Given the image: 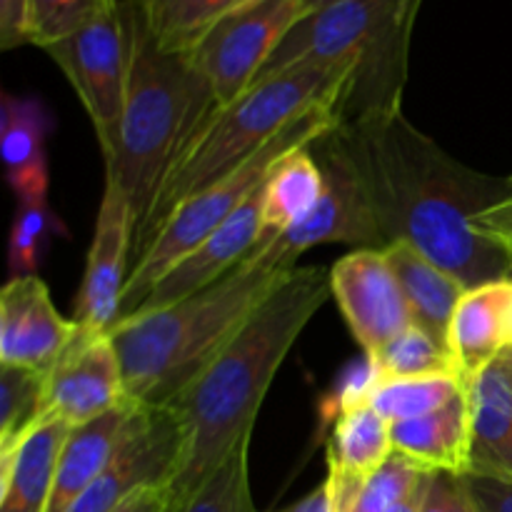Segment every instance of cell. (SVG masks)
Instances as JSON below:
<instances>
[{
    "mask_svg": "<svg viewBox=\"0 0 512 512\" xmlns=\"http://www.w3.org/2000/svg\"><path fill=\"white\" fill-rule=\"evenodd\" d=\"M303 15V0H253L220 18L185 53L210 85L215 108L238 100L255 83Z\"/></svg>",
    "mask_w": 512,
    "mask_h": 512,
    "instance_id": "9",
    "label": "cell"
},
{
    "mask_svg": "<svg viewBox=\"0 0 512 512\" xmlns=\"http://www.w3.org/2000/svg\"><path fill=\"white\" fill-rule=\"evenodd\" d=\"M135 408L138 405L128 400L100 418L70 428L68 438L60 448L58 465H55V483L48 512H68L70 505L103 473L123 440Z\"/></svg>",
    "mask_w": 512,
    "mask_h": 512,
    "instance_id": "21",
    "label": "cell"
},
{
    "mask_svg": "<svg viewBox=\"0 0 512 512\" xmlns=\"http://www.w3.org/2000/svg\"><path fill=\"white\" fill-rule=\"evenodd\" d=\"M428 475L425 473V478L420 480L418 485H415L413 490H410V495L405 500H400L398 505H395L390 512H420V505H423V495H425V488H428Z\"/></svg>",
    "mask_w": 512,
    "mask_h": 512,
    "instance_id": "41",
    "label": "cell"
},
{
    "mask_svg": "<svg viewBox=\"0 0 512 512\" xmlns=\"http://www.w3.org/2000/svg\"><path fill=\"white\" fill-rule=\"evenodd\" d=\"M168 508H170V490L168 485H160V488L140 490L138 495L125 500V503L115 512H165Z\"/></svg>",
    "mask_w": 512,
    "mask_h": 512,
    "instance_id": "39",
    "label": "cell"
},
{
    "mask_svg": "<svg viewBox=\"0 0 512 512\" xmlns=\"http://www.w3.org/2000/svg\"><path fill=\"white\" fill-rule=\"evenodd\" d=\"M473 228L493 238L495 243L505 245L512 253V175L508 178V193L490 208L480 210L473 218Z\"/></svg>",
    "mask_w": 512,
    "mask_h": 512,
    "instance_id": "36",
    "label": "cell"
},
{
    "mask_svg": "<svg viewBox=\"0 0 512 512\" xmlns=\"http://www.w3.org/2000/svg\"><path fill=\"white\" fill-rule=\"evenodd\" d=\"M30 45L28 0H0V48L13 50Z\"/></svg>",
    "mask_w": 512,
    "mask_h": 512,
    "instance_id": "37",
    "label": "cell"
},
{
    "mask_svg": "<svg viewBox=\"0 0 512 512\" xmlns=\"http://www.w3.org/2000/svg\"><path fill=\"white\" fill-rule=\"evenodd\" d=\"M333 3H340V0H303L305 13H313V10H320L325 8V5H333Z\"/></svg>",
    "mask_w": 512,
    "mask_h": 512,
    "instance_id": "42",
    "label": "cell"
},
{
    "mask_svg": "<svg viewBox=\"0 0 512 512\" xmlns=\"http://www.w3.org/2000/svg\"><path fill=\"white\" fill-rule=\"evenodd\" d=\"M393 450L428 473H470L473 415L468 388L423 418L390 423Z\"/></svg>",
    "mask_w": 512,
    "mask_h": 512,
    "instance_id": "19",
    "label": "cell"
},
{
    "mask_svg": "<svg viewBox=\"0 0 512 512\" xmlns=\"http://www.w3.org/2000/svg\"><path fill=\"white\" fill-rule=\"evenodd\" d=\"M260 190H263V185H260ZM260 190L243 205V208L235 210L215 233H210L198 248L190 250V253L185 255V258L180 260V263L175 265L153 290H150V295L143 300V305H140L135 313H148V310L165 308V305L188 298L195 290L205 288V285L215 283V280L223 278L225 273H230V270L238 263H243L265 238H270V235H265L263 228V195H260Z\"/></svg>",
    "mask_w": 512,
    "mask_h": 512,
    "instance_id": "16",
    "label": "cell"
},
{
    "mask_svg": "<svg viewBox=\"0 0 512 512\" xmlns=\"http://www.w3.org/2000/svg\"><path fill=\"white\" fill-rule=\"evenodd\" d=\"M310 145L290 150L265 178L263 190H260L265 235L288 233L295 225L305 223L318 208L325 178Z\"/></svg>",
    "mask_w": 512,
    "mask_h": 512,
    "instance_id": "25",
    "label": "cell"
},
{
    "mask_svg": "<svg viewBox=\"0 0 512 512\" xmlns=\"http://www.w3.org/2000/svg\"><path fill=\"white\" fill-rule=\"evenodd\" d=\"M310 148L323 170V198L305 223L275 235L280 250L298 263L300 255L315 245L345 243L358 248H383V235L375 220L363 173L340 123L320 135Z\"/></svg>",
    "mask_w": 512,
    "mask_h": 512,
    "instance_id": "10",
    "label": "cell"
},
{
    "mask_svg": "<svg viewBox=\"0 0 512 512\" xmlns=\"http://www.w3.org/2000/svg\"><path fill=\"white\" fill-rule=\"evenodd\" d=\"M420 512H480L465 475L430 473Z\"/></svg>",
    "mask_w": 512,
    "mask_h": 512,
    "instance_id": "35",
    "label": "cell"
},
{
    "mask_svg": "<svg viewBox=\"0 0 512 512\" xmlns=\"http://www.w3.org/2000/svg\"><path fill=\"white\" fill-rule=\"evenodd\" d=\"M330 295L325 265H298L253 318L165 408L180 428V460L170 505L200 488L253 438L263 400L280 365Z\"/></svg>",
    "mask_w": 512,
    "mask_h": 512,
    "instance_id": "2",
    "label": "cell"
},
{
    "mask_svg": "<svg viewBox=\"0 0 512 512\" xmlns=\"http://www.w3.org/2000/svg\"><path fill=\"white\" fill-rule=\"evenodd\" d=\"M378 368L380 383L383 380L420 378L435 373H458L453 353L448 345L435 340L428 330L410 325L403 333L395 335L383 350L370 355Z\"/></svg>",
    "mask_w": 512,
    "mask_h": 512,
    "instance_id": "29",
    "label": "cell"
},
{
    "mask_svg": "<svg viewBox=\"0 0 512 512\" xmlns=\"http://www.w3.org/2000/svg\"><path fill=\"white\" fill-rule=\"evenodd\" d=\"M465 388H468V383L458 373H435L420 375V378L383 380L375 388L370 405L388 423H400V420L423 418V415L443 408L450 400L458 398Z\"/></svg>",
    "mask_w": 512,
    "mask_h": 512,
    "instance_id": "27",
    "label": "cell"
},
{
    "mask_svg": "<svg viewBox=\"0 0 512 512\" xmlns=\"http://www.w3.org/2000/svg\"><path fill=\"white\" fill-rule=\"evenodd\" d=\"M50 115L38 98L5 93L0 100V153L18 203L48 200Z\"/></svg>",
    "mask_w": 512,
    "mask_h": 512,
    "instance_id": "18",
    "label": "cell"
},
{
    "mask_svg": "<svg viewBox=\"0 0 512 512\" xmlns=\"http://www.w3.org/2000/svg\"><path fill=\"white\" fill-rule=\"evenodd\" d=\"M473 445L470 473L512 483V383L498 363L468 383Z\"/></svg>",
    "mask_w": 512,
    "mask_h": 512,
    "instance_id": "22",
    "label": "cell"
},
{
    "mask_svg": "<svg viewBox=\"0 0 512 512\" xmlns=\"http://www.w3.org/2000/svg\"><path fill=\"white\" fill-rule=\"evenodd\" d=\"M425 473L428 470L418 468L400 453H393L385 460L383 468H378L365 480L353 512H390L400 500L408 498L410 490L425 478Z\"/></svg>",
    "mask_w": 512,
    "mask_h": 512,
    "instance_id": "33",
    "label": "cell"
},
{
    "mask_svg": "<svg viewBox=\"0 0 512 512\" xmlns=\"http://www.w3.org/2000/svg\"><path fill=\"white\" fill-rule=\"evenodd\" d=\"M465 483L480 512H512V483L475 473H465Z\"/></svg>",
    "mask_w": 512,
    "mask_h": 512,
    "instance_id": "38",
    "label": "cell"
},
{
    "mask_svg": "<svg viewBox=\"0 0 512 512\" xmlns=\"http://www.w3.org/2000/svg\"><path fill=\"white\" fill-rule=\"evenodd\" d=\"M448 345L465 383L512 350V278L465 290L450 323Z\"/></svg>",
    "mask_w": 512,
    "mask_h": 512,
    "instance_id": "17",
    "label": "cell"
},
{
    "mask_svg": "<svg viewBox=\"0 0 512 512\" xmlns=\"http://www.w3.org/2000/svg\"><path fill=\"white\" fill-rule=\"evenodd\" d=\"M133 243V210L118 180L105 173L103 198L73 315L85 333H110V328L120 320L123 290L133 268Z\"/></svg>",
    "mask_w": 512,
    "mask_h": 512,
    "instance_id": "13",
    "label": "cell"
},
{
    "mask_svg": "<svg viewBox=\"0 0 512 512\" xmlns=\"http://www.w3.org/2000/svg\"><path fill=\"white\" fill-rule=\"evenodd\" d=\"M378 385V368H375L373 358L363 353V358L353 360V363H348L340 370L330 393L320 400V418H323V423L333 425L343 413L370 405Z\"/></svg>",
    "mask_w": 512,
    "mask_h": 512,
    "instance_id": "34",
    "label": "cell"
},
{
    "mask_svg": "<svg viewBox=\"0 0 512 512\" xmlns=\"http://www.w3.org/2000/svg\"><path fill=\"white\" fill-rule=\"evenodd\" d=\"M150 38L168 53H190L193 45L235 8L253 0H128Z\"/></svg>",
    "mask_w": 512,
    "mask_h": 512,
    "instance_id": "26",
    "label": "cell"
},
{
    "mask_svg": "<svg viewBox=\"0 0 512 512\" xmlns=\"http://www.w3.org/2000/svg\"><path fill=\"white\" fill-rule=\"evenodd\" d=\"M383 250L398 275V283L413 313V323L448 345L455 308L468 288L405 240L388 243Z\"/></svg>",
    "mask_w": 512,
    "mask_h": 512,
    "instance_id": "23",
    "label": "cell"
},
{
    "mask_svg": "<svg viewBox=\"0 0 512 512\" xmlns=\"http://www.w3.org/2000/svg\"><path fill=\"white\" fill-rule=\"evenodd\" d=\"M165 512H258L250 490V443L240 445L195 493Z\"/></svg>",
    "mask_w": 512,
    "mask_h": 512,
    "instance_id": "30",
    "label": "cell"
},
{
    "mask_svg": "<svg viewBox=\"0 0 512 512\" xmlns=\"http://www.w3.org/2000/svg\"><path fill=\"white\" fill-rule=\"evenodd\" d=\"M420 5L423 0H340L305 13L255 80L303 63L353 65L340 123L403 108Z\"/></svg>",
    "mask_w": 512,
    "mask_h": 512,
    "instance_id": "6",
    "label": "cell"
},
{
    "mask_svg": "<svg viewBox=\"0 0 512 512\" xmlns=\"http://www.w3.org/2000/svg\"><path fill=\"white\" fill-rule=\"evenodd\" d=\"M45 380L48 373L0 365V455L45 420Z\"/></svg>",
    "mask_w": 512,
    "mask_h": 512,
    "instance_id": "28",
    "label": "cell"
},
{
    "mask_svg": "<svg viewBox=\"0 0 512 512\" xmlns=\"http://www.w3.org/2000/svg\"><path fill=\"white\" fill-rule=\"evenodd\" d=\"M295 268L270 235L215 283L165 308L118 320L108 335L130 403L168 405Z\"/></svg>",
    "mask_w": 512,
    "mask_h": 512,
    "instance_id": "3",
    "label": "cell"
},
{
    "mask_svg": "<svg viewBox=\"0 0 512 512\" xmlns=\"http://www.w3.org/2000/svg\"><path fill=\"white\" fill-rule=\"evenodd\" d=\"M350 75L353 65H293L255 80L238 100L210 110L183 143L148 223L135 235L133 263L183 200L233 173L308 110L323 103H340Z\"/></svg>",
    "mask_w": 512,
    "mask_h": 512,
    "instance_id": "4",
    "label": "cell"
},
{
    "mask_svg": "<svg viewBox=\"0 0 512 512\" xmlns=\"http://www.w3.org/2000/svg\"><path fill=\"white\" fill-rule=\"evenodd\" d=\"M110 0H28L30 45L48 50L95 18Z\"/></svg>",
    "mask_w": 512,
    "mask_h": 512,
    "instance_id": "32",
    "label": "cell"
},
{
    "mask_svg": "<svg viewBox=\"0 0 512 512\" xmlns=\"http://www.w3.org/2000/svg\"><path fill=\"white\" fill-rule=\"evenodd\" d=\"M180 460V428L165 405H138L118 450L68 512H115L140 490L173 480Z\"/></svg>",
    "mask_w": 512,
    "mask_h": 512,
    "instance_id": "11",
    "label": "cell"
},
{
    "mask_svg": "<svg viewBox=\"0 0 512 512\" xmlns=\"http://www.w3.org/2000/svg\"><path fill=\"white\" fill-rule=\"evenodd\" d=\"M128 403L118 350L108 333H85L65 350L45 380V420L70 428Z\"/></svg>",
    "mask_w": 512,
    "mask_h": 512,
    "instance_id": "14",
    "label": "cell"
},
{
    "mask_svg": "<svg viewBox=\"0 0 512 512\" xmlns=\"http://www.w3.org/2000/svg\"><path fill=\"white\" fill-rule=\"evenodd\" d=\"M393 453L388 420L373 405L355 408L340 415L330 430L328 478L345 488L363 490L365 480Z\"/></svg>",
    "mask_w": 512,
    "mask_h": 512,
    "instance_id": "24",
    "label": "cell"
},
{
    "mask_svg": "<svg viewBox=\"0 0 512 512\" xmlns=\"http://www.w3.org/2000/svg\"><path fill=\"white\" fill-rule=\"evenodd\" d=\"M45 53L55 60L83 103L100 153H108L118 135L128 98L133 63V13L128 0H110L90 23Z\"/></svg>",
    "mask_w": 512,
    "mask_h": 512,
    "instance_id": "8",
    "label": "cell"
},
{
    "mask_svg": "<svg viewBox=\"0 0 512 512\" xmlns=\"http://www.w3.org/2000/svg\"><path fill=\"white\" fill-rule=\"evenodd\" d=\"M133 63L128 98L118 135L103 155L105 173L113 175L128 198L135 235L148 223L160 188L188 135L215 108L210 85L185 53L160 48L135 15Z\"/></svg>",
    "mask_w": 512,
    "mask_h": 512,
    "instance_id": "5",
    "label": "cell"
},
{
    "mask_svg": "<svg viewBox=\"0 0 512 512\" xmlns=\"http://www.w3.org/2000/svg\"><path fill=\"white\" fill-rule=\"evenodd\" d=\"M58 233H65V228L58 215L53 213L48 200H40V203H18L8 240L10 278L38 275L45 248H48L50 238Z\"/></svg>",
    "mask_w": 512,
    "mask_h": 512,
    "instance_id": "31",
    "label": "cell"
},
{
    "mask_svg": "<svg viewBox=\"0 0 512 512\" xmlns=\"http://www.w3.org/2000/svg\"><path fill=\"white\" fill-rule=\"evenodd\" d=\"M340 123V103H323L318 108L300 115L293 125L283 130L275 140H270L258 155L245 160L243 165L228 173L225 178L215 180L213 185L200 193L190 195L168 215L148 248L140 253L130 268L128 283L123 290V305H120V320L133 315L143 305L150 290L190 253L198 248L210 233L220 228L238 208H243L250 198L260 190L273 165L295 148L315 143L320 135Z\"/></svg>",
    "mask_w": 512,
    "mask_h": 512,
    "instance_id": "7",
    "label": "cell"
},
{
    "mask_svg": "<svg viewBox=\"0 0 512 512\" xmlns=\"http://www.w3.org/2000/svg\"><path fill=\"white\" fill-rule=\"evenodd\" d=\"M330 295L365 355L383 350L413 323L393 265L383 248H358L330 268Z\"/></svg>",
    "mask_w": 512,
    "mask_h": 512,
    "instance_id": "12",
    "label": "cell"
},
{
    "mask_svg": "<svg viewBox=\"0 0 512 512\" xmlns=\"http://www.w3.org/2000/svg\"><path fill=\"white\" fill-rule=\"evenodd\" d=\"M68 433V423L48 418L0 455V512H48L55 465Z\"/></svg>",
    "mask_w": 512,
    "mask_h": 512,
    "instance_id": "20",
    "label": "cell"
},
{
    "mask_svg": "<svg viewBox=\"0 0 512 512\" xmlns=\"http://www.w3.org/2000/svg\"><path fill=\"white\" fill-rule=\"evenodd\" d=\"M500 365H503L505 373H508V380L512 383V350H508V353H505L503 358H500Z\"/></svg>",
    "mask_w": 512,
    "mask_h": 512,
    "instance_id": "43",
    "label": "cell"
},
{
    "mask_svg": "<svg viewBox=\"0 0 512 512\" xmlns=\"http://www.w3.org/2000/svg\"><path fill=\"white\" fill-rule=\"evenodd\" d=\"M280 512H335L333 488H330L328 478H325L323 485H318L315 490H310L305 498H300L298 503L288 505V508L280 510Z\"/></svg>",
    "mask_w": 512,
    "mask_h": 512,
    "instance_id": "40",
    "label": "cell"
},
{
    "mask_svg": "<svg viewBox=\"0 0 512 512\" xmlns=\"http://www.w3.org/2000/svg\"><path fill=\"white\" fill-rule=\"evenodd\" d=\"M363 173L383 243L405 240L468 290L512 278V253L473 228L508 193L420 133L403 108L340 123ZM383 245V248H385Z\"/></svg>",
    "mask_w": 512,
    "mask_h": 512,
    "instance_id": "1",
    "label": "cell"
},
{
    "mask_svg": "<svg viewBox=\"0 0 512 512\" xmlns=\"http://www.w3.org/2000/svg\"><path fill=\"white\" fill-rule=\"evenodd\" d=\"M80 335L63 318L40 275L8 278L0 290V365L50 373Z\"/></svg>",
    "mask_w": 512,
    "mask_h": 512,
    "instance_id": "15",
    "label": "cell"
}]
</instances>
